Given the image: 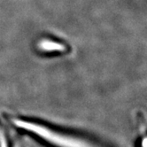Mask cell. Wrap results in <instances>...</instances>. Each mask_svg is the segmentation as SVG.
Returning <instances> with one entry per match:
<instances>
[{
	"instance_id": "6da1fadb",
	"label": "cell",
	"mask_w": 147,
	"mask_h": 147,
	"mask_svg": "<svg viewBox=\"0 0 147 147\" xmlns=\"http://www.w3.org/2000/svg\"><path fill=\"white\" fill-rule=\"evenodd\" d=\"M14 122L17 127L36 135L44 141L56 147H99L83 138L51 129L43 124L22 120H16Z\"/></svg>"
},
{
	"instance_id": "7a4b0ae2",
	"label": "cell",
	"mask_w": 147,
	"mask_h": 147,
	"mask_svg": "<svg viewBox=\"0 0 147 147\" xmlns=\"http://www.w3.org/2000/svg\"><path fill=\"white\" fill-rule=\"evenodd\" d=\"M42 49H45L47 51H58L61 50V46L57 45L56 43H52V42H47V43H44L42 45Z\"/></svg>"
}]
</instances>
